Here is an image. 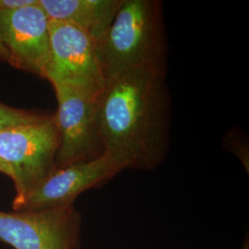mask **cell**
I'll list each match as a JSON object with an SVG mask.
<instances>
[{
    "mask_svg": "<svg viewBox=\"0 0 249 249\" xmlns=\"http://www.w3.org/2000/svg\"><path fill=\"white\" fill-rule=\"evenodd\" d=\"M99 121L105 152L123 170L158 168L170 147L165 75L136 69L107 80L99 94Z\"/></svg>",
    "mask_w": 249,
    "mask_h": 249,
    "instance_id": "6da1fadb",
    "label": "cell"
},
{
    "mask_svg": "<svg viewBox=\"0 0 249 249\" xmlns=\"http://www.w3.org/2000/svg\"><path fill=\"white\" fill-rule=\"evenodd\" d=\"M96 49L105 83L136 69L165 75L168 45L162 2L122 0Z\"/></svg>",
    "mask_w": 249,
    "mask_h": 249,
    "instance_id": "7a4b0ae2",
    "label": "cell"
},
{
    "mask_svg": "<svg viewBox=\"0 0 249 249\" xmlns=\"http://www.w3.org/2000/svg\"><path fill=\"white\" fill-rule=\"evenodd\" d=\"M59 135L53 116L0 131V160L15 187L13 210L56 168Z\"/></svg>",
    "mask_w": 249,
    "mask_h": 249,
    "instance_id": "3957f363",
    "label": "cell"
},
{
    "mask_svg": "<svg viewBox=\"0 0 249 249\" xmlns=\"http://www.w3.org/2000/svg\"><path fill=\"white\" fill-rule=\"evenodd\" d=\"M57 100L53 115L59 135L56 168L93 160L105 153L99 121V91L53 86Z\"/></svg>",
    "mask_w": 249,
    "mask_h": 249,
    "instance_id": "277c9868",
    "label": "cell"
},
{
    "mask_svg": "<svg viewBox=\"0 0 249 249\" xmlns=\"http://www.w3.org/2000/svg\"><path fill=\"white\" fill-rule=\"evenodd\" d=\"M82 218L75 205L0 211V241L15 249H79Z\"/></svg>",
    "mask_w": 249,
    "mask_h": 249,
    "instance_id": "5b68a950",
    "label": "cell"
},
{
    "mask_svg": "<svg viewBox=\"0 0 249 249\" xmlns=\"http://www.w3.org/2000/svg\"><path fill=\"white\" fill-rule=\"evenodd\" d=\"M44 78L52 86L69 85L100 92L105 80L96 40L79 27L50 20V56Z\"/></svg>",
    "mask_w": 249,
    "mask_h": 249,
    "instance_id": "8992f818",
    "label": "cell"
},
{
    "mask_svg": "<svg viewBox=\"0 0 249 249\" xmlns=\"http://www.w3.org/2000/svg\"><path fill=\"white\" fill-rule=\"evenodd\" d=\"M0 42L11 66L45 77L50 56V19L39 0L18 9L0 8Z\"/></svg>",
    "mask_w": 249,
    "mask_h": 249,
    "instance_id": "52a82bcc",
    "label": "cell"
},
{
    "mask_svg": "<svg viewBox=\"0 0 249 249\" xmlns=\"http://www.w3.org/2000/svg\"><path fill=\"white\" fill-rule=\"evenodd\" d=\"M123 168L107 153L93 160L55 168L14 211L42 210L74 204L86 190L105 186Z\"/></svg>",
    "mask_w": 249,
    "mask_h": 249,
    "instance_id": "ba28073f",
    "label": "cell"
},
{
    "mask_svg": "<svg viewBox=\"0 0 249 249\" xmlns=\"http://www.w3.org/2000/svg\"><path fill=\"white\" fill-rule=\"evenodd\" d=\"M50 20L73 24L96 41L115 18L122 0H39Z\"/></svg>",
    "mask_w": 249,
    "mask_h": 249,
    "instance_id": "9c48e42d",
    "label": "cell"
},
{
    "mask_svg": "<svg viewBox=\"0 0 249 249\" xmlns=\"http://www.w3.org/2000/svg\"><path fill=\"white\" fill-rule=\"evenodd\" d=\"M45 116L25 109L9 107L0 102V131L12 126L36 122Z\"/></svg>",
    "mask_w": 249,
    "mask_h": 249,
    "instance_id": "30bf717a",
    "label": "cell"
},
{
    "mask_svg": "<svg viewBox=\"0 0 249 249\" xmlns=\"http://www.w3.org/2000/svg\"><path fill=\"white\" fill-rule=\"evenodd\" d=\"M226 138L228 140V142L235 144V145H229L230 146V151L238 157V159L241 160L242 164L245 166V168H247V172L249 173V149L246 148V145H239L245 140L241 139L239 135H237V134L234 135V134L231 133V132L229 134V136H226Z\"/></svg>",
    "mask_w": 249,
    "mask_h": 249,
    "instance_id": "8fae6325",
    "label": "cell"
},
{
    "mask_svg": "<svg viewBox=\"0 0 249 249\" xmlns=\"http://www.w3.org/2000/svg\"><path fill=\"white\" fill-rule=\"evenodd\" d=\"M0 60L9 63V54L5 46L0 42Z\"/></svg>",
    "mask_w": 249,
    "mask_h": 249,
    "instance_id": "7c38bea8",
    "label": "cell"
},
{
    "mask_svg": "<svg viewBox=\"0 0 249 249\" xmlns=\"http://www.w3.org/2000/svg\"><path fill=\"white\" fill-rule=\"evenodd\" d=\"M0 173L6 175V176L9 177L10 179L12 178V175H11V172H10L9 167L1 160H0Z\"/></svg>",
    "mask_w": 249,
    "mask_h": 249,
    "instance_id": "4fadbf2b",
    "label": "cell"
},
{
    "mask_svg": "<svg viewBox=\"0 0 249 249\" xmlns=\"http://www.w3.org/2000/svg\"><path fill=\"white\" fill-rule=\"evenodd\" d=\"M243 249H249V242L247 241V244H245V247L243 248Z\"/></svg>",
    "mask_w": 249,
    "mask_h": 249,
    "instance_id": "5bb4252c",
    "label": "cell"
}]
</instances>
